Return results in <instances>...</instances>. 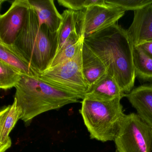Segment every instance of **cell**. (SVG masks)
<instances>
[{
  "mask_svg": "<svg viewBox=\"0 0 152 152\" xmlns=\"http://www.w3.org/2000/svg\"><path fill=\"white\" fill-rule=\"evenodd\" d=\"M107 5L117 7L125 10H135L152 3V0H105Z\"/></svg>",
  "mask_w": 152,
  "mask_h": 152,
  "instance_id": "21",
  "label": "cell"
},
{
  "mask_svg": "<svg viewBox=\"0 0 152 152\" xmlns=\"http://www.w3.org/2000/svg\"><path fill=\"white\" fill-rule=\"evenodd\" d=\"M21 113L16 99L11 105L4 107L0 112V152H5L12 145L10 137L12 130L20 120Z\"/></svg>",
  "mask_w": 152,
  "mask_h": 152,
  "instance_id": "13",
  "label": "cell"
},
{
  "mask_svg": "<svg viewBox=\"0 0 152 152\" xmlns=\"http://www.w3.org/2000/svg\"><path fill=\"white\" fill-rule=\"evenodd\" d=\"M58 32H51L45 25H40L37 14L31 6L14 44L4 45L38 75L50 68L56 56L58 48Z\"/></svg>",
  "mask_w": 152,
  "mask_h": 152,
  "instance_id": "2",
  "label": "cell"
},
{
  "mask_svg": "<svg viewBox=\"0 0 152 152\" xmlns=\"http://www.w3.org/2000/svg\"><path fill=\"white\" fill-rule=\"evenodd\" d=\"M82 49L72 59L39 74L37 78L56 88L84 99L90 86L83 74Z\"/></svg>",
  "mask_w": 152,
  "mask_h": 152,
  "instance_id": "5",
  "label": "cell"
},
{
  "mask_svg": "<svg viewBox=\"0 0 152 152\" xmlns=\"http://www.w3.org/2000/svg\"><path fill=\"white\" fill-rule=\"evenodd\" d=\"M28 1L37 14L40 25H45L51 32H57L63 18L56 8L54 1L28 0Z\"/></svg>",
  "mask_w": 152,
  "mask_h": 152,
  "instance_id": "12",
  "label": "cell"
},
{
  "mask_svg": "<svg viewBox=\"0 0 152 152\" xmlns=\"http://www.w3.org/2000/svg\"><path fill=\"white\" fill-rule=\"evenodd\" d=\"M22 75L17 70L0 61V88L4 90L15 88L21 80Z\"/></svg>",
  "mask_w": 152,
  "mask_h": 152,
  "instance_id": "19",
  "label": "cell"
},
{
  "mask_svg": "<svg viewBox=\"0 0 152 152\" xmlns=\"http://www.w3.org/2000/svg\"><path fill=\"white\" fill-rule=\"evenodd\" d=\"M117 152H152V127L137 115H125L114 140Z\"/></svg>",
  "mask_w": 152,
  "mask_h": 152,
  "instance_id": "6",
  "label": "cell"
},
{
  "mask_svg": "<svg viewBox=\"0 0 152 152\" xmlns=\"http://www.w3.org/2000/svg\"><path fill=\"white\" fill-rule=\"evenodd\" d=\"M84 43L102 60L107 74L114 78L123 91L129 93L136 76L134 46L127 31L114 24L85 38Z\"/></svg>",
  "mask_w": 152,
  "mask_h": 152,
  "instance_id": "1",
  "label": "cell"
},
{
  "mask_svg": "<svg viewBox=\"0 0 152 152\" xmlns=\"http://www.w3.org/2000/svg\"><path fill=\"white\" fill-rule=\"evenodd\" d=\"M0 61L12 66L22 75L38 77L37 74L34 72L27 64L1 43H0Z\"/></svg>",
  "mask_w": 152,
  "mask_h": 152,
  "instance_id": "17",
  "label": "cell"
},
{
  "mask_svg": "<svg viewBox=\"0 0 152 152\" xmlns=\"http://www.w3.org/2000/svg\"><path fill=\"white\" fill-rule=\"evenodd\" d=\"M126 97L136 109L139 117L152 127V84L135 88L126 94Z\"/></svg>",
  "mask_w": 152,
  "mask_h": 152,
  "instance_id": "10",
  "label": "cell"
},
{
  "mask_svg": "<svg viewBox=\"0 0 152 152\" xmlns=\"http://www.w3.org/2000/svg\"><path fill=\"white\" fill-rule=\"evenodd\" d=\"M137 47L142 50L146 55L152 58V40L144 42Z\"/></svg>",
  "mask_w": 152,
  "mask_h": 152,
  "instance_id": "22",
  "label": "cell"
},
{
  "mask_svg": "<svg viewBox=\"0 0 152 152\" xmlns=\"http://www.w3.org/2000/svg\"><path fill=\"white\" fill-rule=\"evenodd\" d=\"M60 6L70 10L79 12L95 5H105V0H58Z\"/></svg>",
  "mask_w": 152,
  "mask_h": 152,
  "instance_id": "20",
  "label": "cell"
},
{
  "mask_svg": "<svg viewBox=\"0 0 152 152\" xmlns=\"http://www.w3.org/2000/svg\"><path fill=\"white\" fill-rule=\"evenodd\" d=\"M125 94L114 78L106 74L90 88L85 98L100 101H110L122 98Z\"/></svg>",
  "mask_w": 152,
  "mask_h": 152,
  "instance_id": "11",
  "label": "cell"
},
{
  "mask_svg": "<svg viewBox=\"0 0 152 152\" xmlns=\"http://www.w3.org/2000/svg\"><path fill=\"white\" fill-rule=\"evenodd\" d=\"M133 61L135 76L145 81L152 82V58L138 47H134Z\"/></svg>",
  "mask_w": 152,
  "mask_h": 152,
  "instance_id": "16",
  "label": "cell"
},
{
  "mask_svg": "<svg viewBox=\"0 0 152 152\" xmlns=\"http://www.w3.org/2000/svg\"><path fill=\"white\" fill-rule=\"evenodd\" d=\"M121 99H83L80 112L91 139L102 142L114 140L125 115Z\"/></svg>",
  "mask_w": 152,
  "mask_h": 152,
  "instance_id": "4",
  "label": "cell"
},
{
  "mask_svg": "<svg viewBox=\"0 0 152 152\" xmlns=\"http://www.w3.org/2000/svg\"><path fill=\"white\" fill-rule=\"evenodd\" d=\"M125 12L122 9L107 4L91 6L77 12V32L80 36L88 38L116 23Z\"/></svg>",
  "mask_w": 152,
  "mask_h": 152,
  "instance_id": "7",
  "label": "cell"
},
{
  "mask_svg": "<svg viewBox=\"0 0 152 152\" xmlns=\"http://www.w3.org/2000/svg\"><path fill=\"white\" fill-rule=\"evenodd\" d=\"M28 0H16L8 10L0 16V42L14 44L23 28L30 7Z\"/></svg>",
  "mask_w": 152,
  "mask_h": 152,
  "instance_id": "8",
  "label": "cell"
},
{
  "mask_svg": "<svg viewBox=\"0 0 152 152\" xmlns=\"http://www.w3.org/2000/svg\"><path fill=\"white\" fill-rule=\"evenodd\" d=\"M15 88V98L21 113L20 120L26 123L42 113L80 102L77 96L56 88L37 77L22 75Z\"/></svg>",
  "mask_w": 152,
  "mask_h": 152,
  "instance_id": "3",
  "label": "cell"
},
{
  "mask_svg": "<svg viewBox=\"0 0 152 152\" xmlns=\"http://www.w3.org/2000/svg\"><path fill=\"white\" fill-rule=\"evenodd\" d=\"M127 32L134 47L152 40V3L134 11L133 21Z\"/></svg>",
  "mask_w": 152,
  "mask_h": 152,
  "instance_id": "9",
  "label": "cell"
},
{
  "mask_svg": "<svg viewBox=\"0 0 152 152\" xmlns=\"http://www.w3.org/2000/svg\"><path fill=\"white\" fill-rule=\"evenodd\" d=\"M77 14L78 12L76 11L66 10L62 14L63 19L58 31V48L57 52L64 46L70 35L75 31H77Z\"/></svg>",
  "mask_w": 152,
  "mask_h": 152,
  "instance_id": "18",
  "label": "cell"
},
{
  "mask_svg": "<svg viewBox=\"0 0 152 152\" xmlns=\"http://www.w3.org/2000/svg\"><path fill=\"white\" fill-rule=\"evenodd\" d=\"M82 66L84 77L90 88L107 74L102 60L84 43L82 49Z\"/></svg>",
  "mask_w": 152,
  "mask_h": 152,
  "instance_id": "14",
  "label": "cell"
},
{
  "mask_svg": "<svg viewBox=\"0 0 152 152\" xmlns=\"http://www.w3.org/2000/svg\"><path fill=\"white\" fill-rule=\"evenodd\" d=\"M84 39V36H80L77 31H74L57 53L49 68L61 64L74 57L83 47Z\"/></svg>",
  "mask_w": 152,
  "mask_h": 152,
  "instance_id": "15",
  "label": "cell"
}]
</instances>
